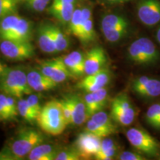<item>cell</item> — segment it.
<instances>
[{
	"instance_id": "obj_1",
	"label": "cell",
	"mask_w": 160,
	"mask_h": 160,
	"mask_svg": "<svg viewBox=\"0 0 160 160\" xmlns=\"http://www.w3.org/2000/svg\"><path fill=\"white\" fill-rule=\"evenodd\" d=\"M44 142L45 137L41 131L25 128L20 130L15 139L2 151L9 159H22L28 155L35 147Z\"/></svg>"
},
{
	"instance_id": "obj_32",
	"label": "cell",
	"mask_w": 160,
	"mask_h": 160,
	"mask_svg": "<svg viewBox=\"0 0 160 160\" xmlns=\"http://www.w3.org/2000/svg\"><path fill=\"white\" fill-rule=\"evenodd\" d=\"M27 8L36 12H42L45 10L51 0H25Z\"/></svg>"
},
{
	"instance_id": "obj_22",
	"label": "cell",
	"mask_w": 160,
	"mask_h": 160,
	"mask_svg": "<svg viewBox=\"0 0 160 160\" xmlns=\"http://www.w3.org/2000/svg\"><path fill=\"white\" fill-rule=\"evenodd\" d=\"M76 9V5H61L52 2L48 8L51 15L63 25H68Z\"/></svg>"
},
{
	"instance_id": "obj_7",
	"label": "cell",
	"mask_w": 160,
	"mask_h": 160,
	"mask_svg": "<svg viewBox=\"0 0 160 160\" xmlns=\"http://www.w3.org/2000/svg\"><path fill=\"white\" fill-rule=\"evenodd\" d=\"M111 117L113 121L122 126H129L133 122L136 118V111L127 95H118L113 99Z\"/></svg>"
},
{
	"instance_id": "obj_20",
	"label": "cell",
	"mask_w": 160,
	"mask_h": 160,
	"mask_svg": "<svg viewBox=\"0 0 160 160\" xmlns=\"http://www.w3.org/2000/svg\"><path fill=\"white\" fill-rule=\"evenodd\" d=\"M32 38V25L29 20L20 17L17 24L5 40L31 42Z\"/></svg>"
},
{
	"instance_id": "obj_25",
	"label": "cell",
	"mask_w": 160,
	"mask_h": 160,
	"mask_svg": "<svg viewBox=\"0 0 160 160\" xmlns=\"http://www.w3.org/2000/svg\"><path fill=\"white\" fill-rule=\"evenodd\" d=\"M20 18L17 13L7 16L0 20V39H8L11 31Z\"/></svg>"
},
{
	"instance_id": "obj_4",
	"label": "cell",
	"mask_w": 160,
	"mask_h": 160,
	"mask_svg": "<svg viewBox=\"0 0 160 160\" xmlns=\"http://www.w3.org/2000/svg\"><path fill=\"white\" fill-rule=\"evenodd\" d=\"M128 57L136 65H151L159 61L160 55L151 39L140 37L130 45L128 48Z\"/></svg>"
},
{
	"instance_id": "obj_24",
	"label": "cell",
	"mask_w": 160,
	"mask_h": 160,
	"mask_svg": "<svg viewBox=\"0 0 160 160\" xmlns=\"http://www.w3.org/2000/svg\"><path fill=\"white\" fill-rule=\"evenodd\" d=\"M90 119L102 128L109 136L113 134L116 132V126L112 122L113 119H111V116H109L106 112L100 111L91 116Z\"/></svg>"
},
{
	"instance_id": "obj_40",
	"label": "cell",
	"mask_w": 160,
	"mask_h": 160,
	"mask_svg": "<svg viewBox=\"0 0 160 160\" xmlns=\"http://www.w3.org/2000/svg\"><path fill=\"white\" fill-rule=\"evenodd\" d=\"M8 68H9L5 64L2 63L1 61H0V77H1L2 76L4 73L8 71Z\"/></svg>"
},
{
	"instance_id": "obj_17",
	"label": "cell",
	"mask_w": 160,
	"mask_h": 160,
	"mask_svg": "<svg viewBox=\"0 0 160 160\" xmlns=\"http://www.w3.org/2000/svg\"><path fill=\"white\" fill-rule=\"evenodd\" d=\"M28 82L33 91L42 92L56 88L58 84L40 71H31L27 73Z\"/></svg>"
},
{
	"instance_id": "obj_23",
	"label": "cell",
	"mask_w": 160,
	"mask_h": 160,
	"mask_svg": "<svg viewBox=\"0 0 160 160\" xmlns=\"http://www.w3.org/2000/svg\"><path fill=\"white\" fill-rule=\"evenodd\" d=\"M117 153V147L112 139L105 137L102 139L99 151L94 157L97 160H110L113 159Z\"/></svg>"
},
{
	"instance_id": "obj_35",
	"label": "cell",
	"mask_w": 160,
	"mask_h": 160,
	"mask_svg": "<svg viewBox=\"0 0 160 160\" xmlns=\"http://www.w3.org/2000/svg\"><path fill=\"white\" fill-rule=\"evenodd\" d=\"M59 102L62 112L66 122H67L68 125H71L72 124V111L68 102L65 98H63V99L59 100Z\"/></svg>"
},
{
	"instance_id": "obj_9",
	"label": "cell",
	"mask_w": 160,
	"mask_h": 160,
	"mask_svg": "<svg viewBox=\"0 0 160 160\" xmlns=\"http://www.w3.org/2000/svg\"><path fill=\"white\" fill-rule=\"evenodd\" d=\"M39 71L57 84L63 82L73 77L61 57L40 62Z\"/></svg>"
},
{
	"instance_id": "obj_39",
	"label": "cell",
	"mask_w": 160,
	"mask_h": 160,
	"mask_svg": "<svg viewBox=\"0 0 160 160\" xmlns=\"http://www.w3.org/2000/svg\"><path fill=\"white\" fill-rule=\"evenodd\" d=\"M78 0H53L52 2L61 5H77Z\"/></svg>"
},
{
	"instance_id": "obj_27",
	"label": "cell",
	"mask_w": 160,
	"mask_h": 160,
	"mask_svg": "<svg viewBox=\"0 0 160 160\" xmlns=\"http://www.w3.org/2000/svg\"><path fill=\"white\" fill-rule=\"evenodd\" d=\"M51 29L57 52H62L68 49L70 45L69 40L65 33L62 31V30L59 27L53 25H51Z\"/></svg>"
},
{
	"instance_id": "obj_33",
	"label": "cell",
	"mask_w": 160,
	"mask_h": 160,
	"mask_svg": "<svg viewBox=\"0 0 160 160\" xmlns=\"http://www.w3.org/2000/svg\"><path fill=\"white\" fill-rule=\"evenodd\" d=\"M85 131L91 132V133H93L97 137L100 138H105L108 137V133L106 132L105 130H104L102 128L100 127L99 125H98L97 123L94 122L93 120L90 119L88 121L87 125H86L85 127Z\"/></svg>"
},
{
	"instance_id": "obj_34",
	"label": "cell",
	"mask_w": 160,
	"mask_h": 160,
	"mask_svg": "<svg viewBox=\"0 0 160 160\" xmlns=\"http://www.w3.org/2000/svg\"><path fill=\"white\" fill-rule=\"evenodd\" d=\"M26 99H27V102L28 103L30 108H31L32 111L34 113V114L37 119L40 112L42 111V107L41 106V104H40L39 97L37 94L31 93Z\"/></svg>"
},
{
	"instance_id": "obj_38",
	"label": "cell",
	"mask_w": 160,
	"mask_h": 160,
	"mask_svg": "<svg viewBox=\"0 0 160 160\" xmlns=\"http://www.w3.org/2000/svg\"><path fill=\"white\" fill-rule=\"evenodd\" d=\"M118 159L119 160H145V158L143 157L142 155L137 152H132L125 151L122 152L118 156Z\"/></svg>"
},
{
	"instance_id": "obj_45",
	"label": "cell",
	"mask_w": 160,
	"mask_h": 160,
	"mask_svg": "<svg viewBox=\"0 0 160 160\" xmlns=\"http://www.w3.org/2000/svg\"><path fill=\"white\" fill-rule=\"evenodd\" d=\"M17 1L18 2H19V1H25V0H17Z\"/></svg>"
},
{
	"instance_id": "obj_11",
	"label": "cell",
	"mask_w": 160,
	"mask_h": 160,
	"mask_svg": "<svg viewBox=\"0 0 160 160\" xmlns=\"http://www.w3.org/2000/svg\"><path fill=\"white\" fill-rule=\"evenodd\" d=\"M102 138L85 131L78 136L75 142V148L81 159H90L93 157L99 151Z\"/></svg>"
},
{
	"instance_id": "obj_37",
	"label": "cell",
	"mask_w": 160,
	"mask_h": 160,
	"mask_svg": "<svg viewBox=\"0 0 160 160\" xmlns=\"http://www.w3.org/2000/svg\"><path fill=\"white\" fill-rule=\"evenodd\" d=\"M7 105L8 109L9 114L11 116V120L15 119L18 115H19V111H18L17 102H16L15 97H11V96L7 95Z\"/></svg>"
},
{
	"instance_id": "obj_18",
	"label": "cell",
	"mask_w": 160,
	"mask_h": 160,
	"mask_svg": "<svg viewBox=\"0 0 160 160\" xmlns=\"http://www.w3.org/2000/svg\"><path fill=\"white\" fill-rule=\"evenodd\" d=\"M82 29L80 42L83 43H88L94 41L96 39V31L93 25L92 8L86 5L82 8Z\"/></svg>"
},
{
	"instance_id": "obj_10",
	"label": "cell",
	"mask_w": 160,
	"mask_h": 160,
	"mask_svg": "<svg viewBox=\"0 0 160 160\" xmlns=\"http://www.w3.org/2000/svg\"><path fill=\"white\" fill-rule=\"evenodd\" d=\"M137 11L139 21L145 26L153 27L160 22L159 0H139Z\"/></svg>"
},
{
	"instance_id": "obj_3",
	"label": "cell",
	"mask_w": 160,
	"mask_h": 160,
	"mask_svg": "<svg viewBox=\"0 0 160 160\" xmlns=\"http://www.w3.org/2000/svg\"><path fill=\"white\" fill-rule=\"evenodd\" d=\"M0 90L6 95L21 99L30 95L33 90L28 82L27 74L21 69H8L0 77Z\"/></svg>"
},
{
	"instance_id": "obj_29",
	"label": "cell",
	"mask_w": 160,
	"mask_h": 160,
	"mask_svg": "<svg viewBox=\"0 0 160 160\" xmlns=\"http://www.w3.org/2000/svg\"><path fill=\"white\" fill-rule=\"evenodd\" d=\"M17 0H0V20L7 16L16 13Z\"/></svg>"
},
{
	"instance_id": "obj_42",
	"label": "cell",
	"mask_w": 160,
	"mask_h": 160,
	"mask_svg": "<svg viewBox=\"0 0 160 160\" xmlns=\"http://www.w3.org/2000/svg\"><path fill=\"white\" fill-rule=\"evenodd\" d=\"M153 128H156L157 130H160V113L159 114V117H158V118H157V119L156 120V122H155L154 125H153Z\"/></svg>"
},
{
	"instance_id": "obj_41",
	"label": "cell",
	"mask_w": 160,
	"mask_h": 160,
	"mask_svg": "<svg viewBox=\"0 0 160 160\" xmlns=\"http://www.w3.org/2000/svg\"><path fill=\"white\" fill-rule=\"evenodd\" d=\"M109 4L111 5H118V4H123L130 1V0H106Z\"/></svg>"
},
{
	"instance_id": "obj_2",
	"label": "cell",
	"mask_w": 160,
	"mask_h": 160,
	"mask_svg": "<svg viewBox=\"0 0 160 160\" xmlns=\"http://www.w3.org/2000/svg\"><path fill=\"white\" fill-rule=\"evenodd\" d=\"M38 125L45 133L57 136L63 133L68 124L62 112L59 100H51L43 106L37 120Z\"/></svg>"
},
{
	"instance_id": "obj_44",
	"label": "cell",
	"mask_w": 160,
	"mask_h": 160,
	"mask_svg": "<svg viewBox=\"0 0 160 160\" xmlns=\"http://www.w3.org/2000/svg\"><path fill=\"white\" fill-rule=\"evenodd\" d=\"M156 38H157V42L160 44V27L158 28L157 33H156Z\"/></svg>"
},
{
	"instance_id": "obj_26",
	"label": "cell",
	"mask_w": 160,
	"mask_h": 160,
	"mask_svg": "<svg viewBox=\"0 0 160 160\" xmlns=\"http://www.w3.org/2000/svg\"><path fill=\"white\" fill-rule=\"evenodd\" d=\"M82 8H77L73 11V15L71 19V21L68 24L69 31L72 35L80 39L82 33Z\"/></svg>"
},
{
	"instance_id": "obj_30",
	"label": "cell",
	"mask_w": 160,
	"mask_h": 160,
	"mask_svg": "<svg viewBox=\"0 0 160 160\" xmlns=\"http://www.w3.org/2000/svg\"><path fill=\"white\" fill-rule=\"evenodd\" d=\"M81 157L76 150L75 148H63L59 150L55 160H79Z\"/></svg>"
},
{
	"instance_id": "obj_36",
	"label": "cell",
	"mask_w": 160,
	"mask_h": 160,
	"mask_svg": "<svg viewBox=\"0 0 160 160\" xmlns=\"http://www.w3.org/2000/svg\"><path fill=\"white\" fill-rule=\"evenodd\" d=\"M7 95L0 94V120H11L7 105Z\"/></svg>"
},
{
	"instance_id": "obj_6",
	"label": "cell",
	"mask_w": 160,
	"mask_h": 160,
	"mask_svg": "<svg viewBox=\"0 0 160 160\" xmlns=\"http://www.w3.org/2000/svg\"><path fill=\"white\" fill-rule=\"evenodd\" d=\"M126 137L130 144L139 152L149 156H157L160 153L159 143L145 130L132 128L126 131Z\"/></svg>"
},
{
	"instance_id": "obj_31",
	"label": "cell",
	"mask_w": 160,
	"mask_h": 160,
	"mask_svg": "<svg viewBox=\"0 0 160 160\" xmlns=\"http://www.w3.org/2000/svg\"><path fill=\"white\" fill-rule=\"evenodd\" d=\"M160 113V102H157L153 104L151 106H150L148 109L146 111L145 114V122L153 127L154 125L156 120L157 119L159 114Z\"/></svg>"
},
{
	"instance_id": "obj_28",
	"label": "cell",
	"mask_w": 160,
	"mask_h": 160,
	"mask_svg": "<svg viewBox=\"0 0 160 160\" xmlns=\"http://www.w3.org/2000/svg\"><path fill=\"white\" fill-rule=\"evenodd\" d=\"M17 107L19 115L21 116L24 119H25L26 121L31 123H33L35 121H37V117H36L34 113L30 108L27 99H23V98L19 99V101L17 102Z\"/></svg>"
},
{
	"instance_id": "obj_13",
	"label": "cell",
	"mask_w": 160,
	"mask_h": 160,
	"mask_svg": "<svg viewBox=\"0 0 160 160\" xmlns=\"http://www.w3.org/2000/svg\"><path fill=\"white\" fill-rule=\"evenodd\" d=\"M111 80V73L108 69H102L91 75H86L77 87L86 93H91L104 88Z\"/></svg>"
},
{
	"instance_id": "obj_12",
	"label": "cell",
	"mask_w": 160,
	"mask_h": 160,
	"mask_svg": "<svg viewBox=\"0 0 160 160\" xmlns=\"http://www.w3.org/2000/svg\"><path fill=\"white\" fill-rule=\"evenodd\" d=\"M131 88L141 97L147 99L158 97L160 96V80L142 76L133 80Z\"/></svg>"
},
{
	"instance_id": "obj_21",
	"label": "cell",
	"mask_w": 160,
	"mask_h": 160,
	"mask_svg": "<svg viewBox=\"0 0 160 160\" xmlns=\"http://www.w3.org/2000/svg\"><path fill=\"white\" fill-rule=\"evenodd\" d=\"M59 149L51 144L42 143L35 147L28 155L30 160H55Z\"/></svg>"
},
{
	"instance_id": "obj_14",
	"label": "cell",
	"mask_w": 160,
	"mask_h": 160,
	"mask_svg": "<svg viewBox=\"0 0 160 160\" xmlns=\"http://www.w3.org/2000/svg\"><path fill=\"white\" fill-rule=\"evenodd\" d=\"M107 62L105 50L101 47H95L85 55V74L91 75L104 69Z\"/></svg>"
},
{
	"instance_id": "obj_43",
	"label": "cell",
	"mask_w": 160,
	"mask_h": 160,
	"mask_svg": "<svg viewBox=\"0 0 160 160\" xmlns=\"http://www.w3.org/2000/svg\"><path fill=\"white\" fill-rule=\"evenodd\" d=\"M0 160H9L8 156L2 151H0Z\"/></svg>"
},
{
	"instance_id": "obj_15",
	"label": "cell",
	"mask_w": 160,
	"mask_h": 160,
	"mask_svg": "<svg viewBox=\"0 0 160 160\" xmlns=\"http://www.w3.org/2000/svg\"><path fill=\"white\" fill-rule=\"evenodd\" d=\"M85 102L88 117L90 118L105 107L108 99V92L104 88L99 91L87 93L83 97Z\"/></svg>"
},
{
	"instance_id": "obj_19",
	"label": "cell",
	"mask_w": 160,
	"mask_h": 160,
	"mask_svg": "<svg viewBox=\"0 0 160 160\" xmlns=\"http://www.w3.org/2000/svg\"><path fill=\"white\" fill-rule=\"evenodd\" d=\"M37 40L40 49L43 52L46 53H57L50 24H45L38 28Z\"/></svg>"
},
{
	"instance_id": "obj_16",
	"label": "cell",
	"mask_w": 160,
	"mask_h": 160,
	"mask_svg": "<svg viewBox=\"0 0 160 160\" xmlns=\"http://www.w3.org/2000/svg\"><path fill=\"white\" fill-rule=\"evenodd\" d=\"M64 98L68 102L72 111V124L81 125L85 123L88 117L87 110L83 98L77 94H68Z\"/></svg>"
},
{
	"instance_id": "obj_5",
	"label": "cell",
	"mask_w": 160,
	"mask_h": 160,
	"mask_svg": "<svg viewBox=\"0 0 160 160\" xmlns=\"http://www.w3.org/2000/svg\"><path fill=\"white\" fill-rule=\"evenodd\" d=\"M129 29V22L123 16L109 13L104 16L101 30L105 39L110 43H117L124 39Z\"/></svg>"
},
{
	"instance_id": "obj_8",
	"label": "cell",
	"mask_w": 160,
	"mask_h": 160,
	"mask_svg": "<svg viewBox=\"0 0 160 160\" xmlns=\"http://www.w3.org/2000/svg\"><path fill=\"white\" fill-rule=\"evenodd\" d=\"M0 52L10 60L23 61L35 55V48L31 42L2 40Z\"/></svg>"
}]
</instances>
